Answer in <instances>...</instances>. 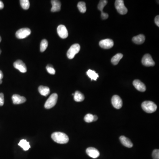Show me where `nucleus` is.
I'll return each mask as SVG.
<instances>
[{
  "label": "nucleus",
  "instance_id": "nucleus-34",
  "mask_svg": "<svg viewBox=\"0 0 159 159\" xmlns=\"http://www.w3.org/2000/svg\"><path fill=\"white\" fill-rule=\"evenodd\" d=\"M3 76L2 72L0 70V80L2 79L3 78Z\"/></svg>",
  "mask_w": 159,
  "mask_h": 159
},
{
  "label": "nucleus",
  "instance_id": "nucleus-26",
  "mask_svg": "<svg viewBox=\"0 0 159 159\" xmlns=\"http://www.w3.org/2000/svg\"><path fill=\"white\" fill-rule=\"evenodd\" d=\"M107 3V1L106 0H101L100 1L99 4L98 5V9L101 12H103V9L104 7L106 6V4Z\"/></svg>",
  "mask_w": 159,
  "mask_h": 159
},
{
  "label": "nucleus",
  "instance_id": "nucleus-11",
  "mask_svg": "<svg viewBox=\"0 0 159 159\" xmlns=\"http://www.w3.org/2000/svg\"><path fill=\"white\" fill-rule=\"evenodd\" d=\"M13 65L16 69H18L19 71L23 73L26 72L27 71L26 65L21 60H17L14 63Z\"/></svg>",
  "mask_w": 159,
  "mask_h": 159
},
{
  "label": "nucleus",
  "instance_id": "nucleus-1",
  "mask_svg": "<svg viewBox=\"0 0 159 159\" xmlns=\"http://www.w3.org/2000/svg\"><path fill=\"white\" fill-rule=\"evenodd\" d=\"M51 138L55 142L59 144H66L69 140V137L66 134L60 132L52 133Z\"/></svg>",
  "mask_w": 159,
  "mask_h": 159
},
{
  "label": "nucleus",
  "instance_id": "nucleus-22",
  "mask_svg": "<svg viewBox=\"0 0 159 159\" xmlns=\"http://www.w3.org/2000/svg\"><path fill=\"white\" fill-rule=\"evenodd\" d=\"M18 145L20 146L24 151H27L30 148L29 143L24 139H22L19 141Z\"/></svg>",
  "mask_w": 159,
  "mask_h": 159
},
{
  "label": "nucleus",
  "instance_id": "nucleus-38",
  "mask_svg": "<svg viewBox=\"0 0 159 159\" xmlns=\"http://www.w3.org/2000/svg\"><path fill=\"white\" fill-rule=\"evenodd\" d=\"M1 49H0V54H1Z\"/></svg>",
  "mask_w": 159,
  "mask_h": 159
},
{
  "label": "nucleus",
  "instance_id": "nucleus-27",
  "mask_svg": "<svg viewBox=\"0 0 159 159\" xmlns=\"http://www.w3.org/2000/svg\"><path fill=\"white\" fill-rule=\"evenodd\" d=\"M93 115L91 114H87L84 117V120L87 122H93Z\"/></svg>",
  "mask_w": 159,
  "mask_h": 159
},
{
  "label": "nucleus",
  "instance_id": "nucleus-15",
  "mask_svg": "<svg viewBox=\"0 0 159 159\" xmlns=\"http://www.w3.org/2000/svg\"><path fill=\"white\" fill-rule=\"evenodd\" d=\"M121 143L125 146L127 148H131L133 146L132 142L130 139L124 136H121L119 138Z\"/></svg>",
  "mask_w": 159,
  "mask_h": 159
},
{
  "label": "nucleus",
  "instance_id": "nucleus-14",
  "mask_svg": "<svg viewBox=\"0 0 159 159\" xmlns=\"http://www.w3.org/2000/svg\"><path fill=\"white\" fill-rule=\"evenodd\" d=\"M12 100L14 104H21L25 102L26 101V99L24 97L17 94L13 95H12Z\"/></svg>",
  "mask_w": 159,
  "mask_h": 159
},
{
  "label": "nucleus",
  "instance_id": "nucleus-30",
  "mask_svg": "<svg viewBox=\"0 0 159 159\" xmlns=\"http://www.w3.org/2000/svg\"><path fill=\"white\" fill-rule=\"evenodd\" d=\"M4 103V95L2 93H0V106H3Z\"/></svg>",
  "mask_w": 159,
  "mask_h": 159
},
{
  "label": "nucleus",
  "instance_id": "nucleus-20",
  "mask_svg": "<svg viewBox=\"0 0 159 159\" xmlns=\"http://www.w3.org/2000/svg\"><path fill=\"white\" fill-rule=\"evenodd\" d=\"M122 54H121V53L116 54L111 58V63L114 65H117L119 63L120 60L122 58Z\"/></svg>",
  "mask_w": 159,
  "mask_h": 159
},
{
  "label": "nucleus",
  "instance_id": "nucleus-25",
  "mask_svg": "<svg viewBox=\"0 0 159 159\" xmlns=\"http://www.w3.org/2000/svg\"><path fill=\"white\" fill-rule=\"evenodd\" d=\"M48 41L46 39H43L41 42L40 44V51L41 52H43L47 49L48 47Z\"/></svg>",
  "mask_w": 159,
  "mask_h": 159
},
{
  "label": "nucleus",
  "instance_id": "nucleus-13",
  "mask_svg": "<svg viewBox=\"0 0 159 159\" xmlns=\"http://www.w3.org/2000/svg\"><path fill=\"white\" fill-rule=\"evenodd\" d=\"M133 86L138 91L140 92H144L145 91L146 86L144 83H142L141 81L139 80H135L133 81Z\"/></svg>",
  "mask_w": 159,
  "mask_h": 159
},
{
  "label": "nucleus",
  "instance_id": "nucleus-2",
  "mask_svg": "<svg viewBox=\"0 0 159 159\" xmlns=\"http://www.w3.org/2000/svg\"><path fill=\"white\" fill-rule=\"evenodd\" d=\"M142 109L148 113H152L156 110L157 106L156 104L151 101H145L143 102L141 104Z\"/></svg>",
  "mask_w": 159,
  "mask_h": 159
},
{
  "label": "nucleus",
  "instance_id": "nucleus-7",
  "mask_svg": "<svg viewBox=\"0 0 159 159\" xmlns=\"http://www.w3.org/2000/svg\"><path fill=\"white\" fill-rule=\"evenodd\" d=\"M142 63L146 66H154L155 62L149 54H145L142 59Z\"/></svg>",
  "mask_w": 159,
  "mask_h": 159
},
{
  "label": "nucleus",
  "instance_id": "nucleus-16",
  "mask_svg": "<svg viewBox=\"0 0 159 159\" xmlns=\"http://www.w3.org/2000/svg\"><path fill=\"white\" fill-rule=\"evenodd\" d=\"M51 4L52 7L51 11L52 12L59 11L61 10V3L60 1L53 0L51 1Z\"/></svg>",
  "mask_w": 159,
  "mask_h": 159
},
{
  "label": "nucleus",
  "instance_id": "nucleus-8",
  "mask_svg": "<svg viewBox=\"0 0 159 159\" xmlns=\"http://www.w3.org/2000/svg\"><path fill=\"white\" fill-rule=\"evenodd\" d=\"M99 45L102 48L108 49L113 47L114 42L110 39H105L102 40L100 42Z\"/></svg>",
  "mask_w": 159,
  "mask_h": 159
},
{
  "label": "nucleus",
  "instance_id": "nucleus-33",
  "mask_svg": "<svg viewBox=\"0 0 159 159\" xmlns=\"http://www.w3.org/2000/svg\"><path fill=\"white\" fill-rule=\"evenodd\" d=\"M4 7V4L1 1H0V9H3Z\"/></svg>",
  "mask_w": 159,
  "mask_h": 159
},
{
  "label": "nucleus",
  "instance_id": "nucleus-37",
  "mask_svg": "<svg viewBox=\"0 0 159 159\" xmlns=\"http://www.w3.org/2000/svg\"><path fill=\"white\" fill-rule=\"evenodd\" d=\"M1 37L0 36V42H1Z\"/></svg>",
  "mask_w": 159,
  "mask_h": 159
},
{
  "label": "nucleus",
  "instance_id": "nucleus-5",
  "mask_svg": "<svg viewBox=\"0 0 159 159\" xmlns=\"http://www.w3.org/2000/svg\"><path fill=\"white\" fill-rule=\"evenodd\" d=\"M115 7L119 14L125 15L127 13L128 10L125 6L123 0H116L115 2Z\"/></svg>",
  "mask_w": 159,
  "mask_h": 159
},
{
  "label": "nucleus",
  "instance_id": "nucleus-32",
  "mask_svg": "<svg viewBox=\"0 0 159 159\" xmlns=\"http://www.w3.org/2000/svg\"><path fill=\"white\" fill-rule=\"evenodd\" d=\"M155 22L157 26H159V16H156L155 18Z\"/></svg>",
  "mask_w": 159,
  "mask_h": 159
},
{
  "label": "nucleus",
  "instance_id": "nucleus-29",
  "mask_svg": "<svg viewBox=\"0 0 159 159\" xmlns=\"http://www.w3.org/2000/svg\"><path fill=\"white\" fill-rule=\"evenodd\" d=\"M153 159H159V149H155L153 150L152 154Z\"/></svg>",
  "mask_w": 159,
  "mask_h": 159
},
{
  "label": "nucleus",
  "instance_id": "nucleus-6",
  "mask_svg": "<svg viewBox=\"0 0 159 159\" xmlns=\"http://www.w3.org/2000/svg\"><path fill=\"white\" fill-rule=\"evenodd\" d=\"M31 33V31L28 28H23L17 31L16 36L18 39H23L29 36Z\"/></svg>",
  "mask_w": 159,
  "mask_h": 159
},
{
  "label": "nucleus",
  "instance_id": "nucleus-17",
  "mask_svg": "<svg viewBox=\"0 0 159 159\" xmlns=\"http://www.w3.org/2000/svg\"><path fill=\"white\" fill-rule=\"evenodd\" d=\"M132 41L137 44H141L144 43L145 41V36L142 34H139L132 38Z\"/></svg>",
  "mask_w": 159,
  "mask_h": 159
},
{
  "label": "nucleus",
  "instance_id": "nucleus-19",
  "mask_svg": "<svg viewBox=\"0 0 159 159\" xmlns=\"http://www.w3.org/2000/svg\"><path fill=\"white\" fill-rule=\"evenodd\" d=\"M74 100L75 101L80 102L83 101L85 100V96L83 94L79 91H76L74 94Z\"/></svg>",
  "mask_w": 159,
  "mask_h": 159
},
{
  "label": "nucleus",
  "instance_id": "nucleus-3",
  "mask_svg": "<svg viewBox=\"0 0 159 159\" xmlns=\"http://www.w3.org/2000/svg\"><path fill=\"white\" fill-rule=\"evenodd\" d=\"M58 98L57 94L53 93L46 101L44 107L46 109H50L54 107L56 104Z\"/></svg>",
  "mask_w": 159,
  "mask_h": 159
},
{
  "label": "nucleus",
  "instance_id": "nucleus-28",
  "mask_svg": "<svg viewBox=\"0 0 159 159\" xmlns=\"http://www.w3.org/2000/svg\"><path fill=\"white\" fill-rule=\"evenodd\" d=\"M46 68H47V71L49 74L54 75L55 73V70L52 65L49 64V65H47Z\"/></svg>",
  "mask_w": 159,
  "mask_h": 159
},
{
  "label": "nucleus",
  "instance_id": "nucleus-35",
  "mask_svg": "<svg viewBox=\"0 0 159 159\" xmlns=\"http://www.w3.org/2000/svg\"><path fill=\"white\" fill-rule=\"evenodd\" d=\"M97 119H98V117H97V116L95 115H94L93 121H96Z\"/></svg>",
  "mask_w": 159,
  "mask_h": 159
},
{
  "label": "nucleus",
  "instance_id": "nucleus-36",
  "mask_svg": "<svg viewBox=\"0 0 159 159\" xmlns=\"http://www.w3.org/2000/svg\"><path fill=\"white\" fill-rule=\"evenodd\" d=\"M2 82V80H0V84H1Z\"/></svg>",
  "mask_w": 159,
  "mask_h": 159
},
{
  "label": "nucleus",
  "instance_id": "nucleus-10",
  "mask_svg": "<svg viewBox=\"0 0 159 159\" xmlns=\"http://www.w3.org/2000/svg\"><path fill=\"white\" fill-rule=\"evenodd\" d=\"M57 32L60 38L66 39L68 36V32L65 26L60 25L57 28Z\"/></svg>",
  "mask_w": 159,
  "mask_h": 159
},
{
  "label": "nucleus",
  "instance_id": "nucleus-21",
  "mask_svg": "<svg viewBox=\"0 0 159 159\" xmlns=\"http://www.w3.org/2000/svg\"><path fill=\"white\" fill-rule=\"evenodd\" d=\"M88 77L91 79V80H94L96 81L97 79L99 77V75L98 73H96L95 71L92 70L91 69H89L86 72Z\"/></svg>",
  "mask_w": 159,
  "mask_h": 159
},
{
  "label": "nucleus",
  "instance_id": "nucleus-12",
  "mask_svg": "<svg viewBox=\"0 0 159 159\" xmlns=\"http://www.w3.org/2000/svg\"><path fill=\"white\" fill-rule=\"evenodd\" d=\"M87 154L88 156L92 158L95 159L100 156V152L96 148L93 147H89L86 149Z\"/></svg>",
  "mask_w": 159,
  "mask_h": 159
},
{
  "label": "nucleus",
  "instance_id": "nucleus-23",
  "mask_svg": "<svg viewBox=\"0 0 159 159\" xmlns=\"http://www.w3.org/2000/svg\"><path fill=\"white\" fill-rule=\"evenodd\" d=\"M78 9L81 13H85L86 11V7L85 3L84 2L80 1L78 3Z\"/></svg>",
  "mask_w": 159,
  "mask_h": 159
},
{
  "label": "nucleus",
  "instance_id": "nucleus-4",
  "mask_svg": "<svg viewBox=\"0 0 159 159\" xmlns=\"http://www.w3.org/2000/svg\"><path fill=\"white\" fill-rule=\"evenodd\" d=\"M80 49V47L79 44H74L72 45L71 47L67 51V57L70 59L74 58L75 55L79 53Z\"/></svg>",
  "mask_w": 159,
  "mask_h": 159
},
{
  "label": "nucleus",
  "instance_id": "nucleus-18",
  "mask_svg": "<svg viewBox=\"0 0 159 159\" xmlns=\"http://www.w3.org/2000/svg\"><path fill=\"white\" fill-rule=\"evenodd\" d=\"M38 89L40 94L43 96H47L50 92V89L48 87L40 86Z\"/></svg>",
  "mask_w": 159,
  "mask_h": 159
},
{
  "label": "nucleus",
  "instance_id": "nucleus-24",
  "mask_svg": "<svg viewBox=\"0 0 159 159\" xmlns=\"http://www.w3.org/2000/svg\"><path fill=\"white\" fill-rule=\"evenodd\" d=\"M20 5L23 9L27 10L30 7V2L28 0H20Z\"/></svg>",
  "mask_w": 159,
  "mask_h": 159
},
{
  "label": "nucleus",
  "instance_id": "nucleus-31",
  "mask_svg": "<svg viewBox=\"0 0 159 159\" xmlns=\"http://www.w3.org/2000/svg\"><path fill=\"white\" fill-rule=\"evenodd\" d=\"M101 16L102 19H106L108 18V14L107 13H105V12H101Z\"/></svg>",
  "mask_w": 159,
  "mask_h": 159
},
{
  "label": "nucleus",
  "instance_id": "nucleus-9",
  "mask_svg": "<svg viewBox=\"0 0 159 159\" xmlns=\"http://www.w3.org/2000/svg\"><path fill=\"white\" fill-rule=\"evenodd\" d=\"M112 105L115 108L119 109L122 106V101L121 98L117 95H114L111 99Z\"/></svg>",
  "mask_w": 159,
  "mask_h": 159
}]
</instances>
